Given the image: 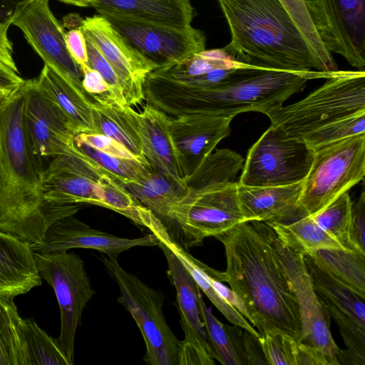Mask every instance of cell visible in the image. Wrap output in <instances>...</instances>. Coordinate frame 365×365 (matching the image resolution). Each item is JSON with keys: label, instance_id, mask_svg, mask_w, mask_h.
<instances>
[{"label": "cell", "instance_id": "2e32d148", "mask_svg": "<svg viewBox=\"0 0 365 365\" xmlns=\"http://www.w3.org/2000/svg\"><path fill=\"white\" fill-rule=\"evenodd\" d=\"M158 240L166 258L168 276L175 289V303L184 333L179 365H213L215 359L201 317L200 289L178 255L165 242Z\"/></svg>", "mask_w": 365, "mask_h": 365}, {"label": "cell", "instance_id": "5b68a950", "mask_svg": "<svg viewBox=\"0 0 365 365\" xmlns=\"http://www.w3.org/2000/svg\"><path fill=\"white\" fill-rule=\"evenodd\" d=\"M361 112H365L364 71L337 70L304 98L264 115L272 125L301 139L327 124Z\"/></svg>", "mask_w": 365, "mask_h": 365}, {"label": "cell", "instance_id": "d6a6232c", "mask_svg": "<svg viewBox=\"0 0 365 365\" xmlns=\"http://www.w3.org/2000/svg\"><path fill=\"white\" fill-rule=\"evenodd\" d=\"M104 196V208L115 211L135 225L154 233L165 227L148 208L141 205L105 170L99 179Z\"/></svg>", "mask_w": 365, "mask_h": 365}, {"label": "cell", "instance_id": "f6af8a7d", "mask_svg": "<svg viewBox=\"0 0 365 365\" xmlns=\"http://www.w3.org/2000/svg\"><path fill=\"white\" fill-rule=\"evenodd\" d=\"M351 240L357 250L365 254V192L352 205Z\"/></svg>", "mask_w": 365, "mask_h": 365}, {"label": "cell", "instance_id": "8d00e7d4", "mask_svg": "<svg viewBox=\"0 0 365 365\" xmlns=\"http://www.w3.org/2000/svg\"><path fill=\"white\" fill-rule=\"evenodd\" d=\"M352 205L349 192H346L311 217L345 250L359 252L351 237Z\"/></svg>", "mask_w": 365, "mask_h": 365}, {"label": "cell", "instance_id": "52a82bcc", "mask_svg": "<svg viewBox=\"0 0 365 365\" xmlns=\"http://www.w3.org/2000/svg\"><path fill=\"white\" fill-rule=\"evenodd\" d=\"M314 152L299 200V209L305 216L315 215L364 180L365 133L319 147Z\"/></svg>", "mask_w": 365, "mask_h": 365}, {"label": "cell", "instance_id": "681fc988", "mask_svg": "<svg viewBox=\"0 0 365 365\" xmlns=\"http://www.w3.org/2000/svg\"><path fill=\"white\" fill-rule=\"evenodd\" d=\"M295 365H329L326 357L317 349L297 341Z\"/></svg>", "mask_w": 365, "mask_h": 365}, {"label": "cell", "instance_id": "7dc6e473", "mask_svg": "<svg viewBox=\"0 0 365 365\" xmlns=\"http://www.w3.org/2000/svg\"><path fill=\"white\" fill-rule=\"evenodd\" d=\"M65 43L68 53L80 68L88 66L86 38L79 27L65 34Z\"/></svg>", "mask_w": 365, "mask_h": 365}, {"label": "cell", "instance_id": "c3c4849f", "mask_svg": "<svg viewBox=\"0 0 365 365\" xmlns=\"http://www.w3.org/2000/svg\"><path fill=\"white\" fill-rule=\"evenodd\" d=\"M11 25V19L9 17L5 21H0V62L19 73L13 58V46L8 37V30Z\"/></svg>", "mask_w": 365, "mask_h": 365}, {"label": "cell", "instance_id": "9a60e30c", "mask_svg": "<svg viewBox=\"0 0 365 365\" xmlns=\"http://www.w3.org/2000/svg\"><path fill=\"white\" fill-rule=\"evenodd\" d=\"M11 25L18 27L44 64L82 86V72L68 52L65 32L48 0H23L15 6Z\"/></svg>", "mask_w": 365, "mask_h": 365}, {"label": "cell", "instance_id": "7a4b0ae2", "mask_svg": "<svg viewBox=\"0 0 365 365\" xmlns=\"http://www.w3.org/2000/svg\"><path fill=\"white\" fill-rule=\"evenodd\" d=\"M23 103L21 88L0 103V231L32 248L42 242L53 223L75 215L81 205H53L45 200L44 168L27 135Z\"/></svg>", "mask_w": 365, "mask_h": 365}, {"label": "cell", "instance_id": "e0dca14e", "mask_svg": "<svg viewBox=\"0 0 365 365\" xmlns=\"http://www.w3.org/2000/svg\"><path fill=\"white\" fill-rule=\"evenodd\" d=\"M104 170L76 146L51 158L42 175L45 200L53 205H93L103 207L99 179Z\"/></svg>", "mask_w": 365, "mask_h": 365}, {"label": "cell", "instance_id": "30bf717a", "mask_svg": "<svg viewBox=\"0 0 365 365\" xmlns=\"http://www.w3.org/2000/svg\"><path fill=\"white\" fill-rule=\"evenodd\" d=\"M39 275L53 289L61 314L60 334L56 341L74 364V344L87 304L95 294L84 262L73 252H34Z\"/></svg>", "mask_w": 365, "mask_h": 365}, {"label": "cell", "instance_id": "6da1fadb", "mask_svg": "<svg viewBox=\"0 0 365 365\" xmlns=\"http://www.w3.org/2000/svg\"><path fill=\"white\" fill-rule=\"evenodd\" d=\"M272 233L267 223L250 220L215 237L224 246L227 264L218 279L243 299L259 336L277 332L300 341L297 298L276 255Z\"/></svg>", "mask_w": 365, "mask_h": 365}, {"label": "cell", "instance_id": "f35d334b", "mask_svg": "<svg viewBox=\"0 0 365 365\" xmlns=\"http://www.w3.org/2000/svg\"><path fill=\"white\" fill-rule=\"evenodd\" d=\"M74 143L118 182L143 179L153 169L148 162L110 155L86 144Z\"/></svg>", "mask_w": 365, "mask_h": 365}, {"label": "cell", "instance_id": "ee69618b", "mask_svg": "<svg viewBox=\"0 0 365 365\" xmlns=\"http://www.w3.org/2000/svg\"><path fill=\"white\" fill-rule=\"evenodd\" d=\"M74 142L86 144L110 155L138 160L116 140L101 133H78L75 136Z\"/></svg>", "mask_w": 365, "mask_h": 365}, {"label": "cell", "instance_id": "816d5d0a", "mask_svg": "<svg viewBox=\"0 0 365 365\" xmlns=\"http://www.w3.org/2000/svg\"><path fill=\"white\" fill-rule=\"evenodd\" d=\"M21 1L23 0H0V11L4 13L6 12L9 17L15 6Z\"/></svg>", "mask_w": 365, "mask_h": 365}, {"label": "cell", "instance_id": "5bb4252c", "mask_svg": "<svg viewBox=\"0 0 365 365\" xmlns=\"http://www.w3.org/2000/svg\"><path fill=\"white\" fill-rule=\"evenodd\" d=\"M307 10L325 48L364 71L365 0H310Z\"/></svg>", "mask_w": 365, "mask_h": 365}, {"label": "cell", "instance_id": "7bdbcfd3", "mask_svg": "<svg viewBox=\"0 0 365 365\" xmlns=\"http://www.w3.org/2000/svg\"><path fill=\"white\" fill-rule=\"evenodd\" d=\"M81 70L83 88L93 101L103 105L120 104L108 83L97 71L88 66L81 68Z\"/></svg>", "mask_w": 365, "mask_h": 365}, {"label": "cell", "instance_id": "484cf974", "mask_svg": "<svg viewBox=\"0 0 365 365\" xmlns=\"http://www.w3.org/2000/svg\"><path fill=\"white\" fill-rule=\"evenodd\" d=\"M41 284L31 247L0 231V294L14 298Z\"/></svg>", "mask_w": 365, "mask_h": 365}, {"label": "cell", "instance_id": "4fadbf2b", "mask_svg": "<svg viewBox=\"0 0 365 365\" xmlns=\"http://www.w3.org/2000/svg\"><path fill=\"white\" fill-rule=\"evenodd\" d=\"M112 26L158 68L180 62L205 49V34L192 26L154 24L113 12H101Z\"/></svg>", "mask_w": 365, "mask_h": 365}, {"label": "cell", "instance_id": "9c48e42d", "mask_svg": "<svg viewBox=\"0 0 365 365\" xmlns=\"http://www.w3.org/2000/svg\"><path fill=\"white\" fill-rule=\"evenodd\" d=\"M314 153L304 141L271 125L249 149L237 183L269 187L303 182Z\"/></svg>", "mask_w": 365, "mask_h": 365}, {"label": "cell", "instance_id": "ac0fdd59", "mask_svg": "<svg viewBox=\"0 0 365 365\" xmlns=\"http://www.w3.org/2000/svg\"><path fill=\"white\" fill-rule=\"evenodd\" d=\"M21 89L24 123L35 154L43 159L73 152L77 134L66 115L43 94L34 78L24 80Z\"/></svg>", "mask_w": 365, "mask_h": 365}, {"label": "cell", "instance_id": "d590c367", "mask_svg": "<svg viewBox=\"0 0 365 365\" xmlns=\"http://www.w3.org/2000/svg\"><path fill=\"white\" fill-rule=\"evenodd\" d=\"M20 333L27 365H73L59 347L56 338L49 336L34 319L22 318Z\"/></svg>", "mask_w": 365, "mask_h": 365}, {"label": "cell", "instance_id": "8992f818", "mask_svg": "<svg viewBox=\"0 0 365 365\" xmlns=\"http://www.w3.org/2000/svg\"><path fill=\"white\" fill-rule=\"evenodd\" d=\"M108 272L117 283V299L132 316L145 344L143 361L149 365H179L180 341L163 314V294L126 271L117 258L103 257Z\"/></svg>", "mask_w": 365, "mask_h": 365}, {"label": "cell", "instance_id": "3957f363", "mask_svg": "<svg viewBox=\"0 0 365 365\" xmlns=\"http://www.w3.org/2000/svg\"><path fill=\"white\" fill-rule=\"evenodd\" d=\"M334 72L289 71L247 65L208 88L188 86L161 76L152 84L150 100L173 116L202 113L234 118L250 111L265 114L303 91L309 80L327 78Z\"/></svg>", "mask_w": 365, "mask_h": 365}, {"label": "cell", "instance_id": "f907efd6", "mask_svg": "<svg viewBox=\"0 0 365 365\" xmlns=\"http://www.w3.org/2000/svg\"><path fill=\"white\" fill-rule=\"evenodd\" d=\"M24 82L20 73L16 72L0 62V92L11 96L19 90Z\"/></svg>", "mask_w": 365, "mask_h": 365}, {"label": "cell", "instance_id": "7402d4cb", "mask_svg": "<svg viewBox=\"0 0 365 365\" xmlns=\"http://www.w3.org/2000/svg\"><path fill=\"white\" fill-rule=\"evenodd\" d=\"M138 123L143 153L151 167L166 176L184 182L185 175L168 115L147 103L138 113Z\"/></svg>", "mask_w": 365, "mask_h": 365}, {"label": "cell", "instance_id": "7c38bea8", "mask_svg": "<svg viewBox=\"0 0 365 365\" xmlns=\"http://www.w3.org/2000/svg\"><path fill=\"white\" fill-rule=\"evenodd\" d=\"M272 239L276 255L297 298L302 327L300 342L322 352L329 365H339L340 349L330 331L331 317L314 289L303 255L283 245L273 230Z\"/></svg>", "mask_w": 365, "mask_h": 365}, {"label": "cell", "instance_id": "836d02e7", "mask_svg": "<svg viewBox=\"0 0 365 365\" xmlns=\"http://www.w3.org/2000/svg\"><path fill=\"white\" fill-rule=\"evenodd\" d=\"M309 255L336 279L365 297V254L346 250H321Z\"/></svg>", "mask_w": 365, "mask_h": 365}, {"label": "cell", "instance_id": "4316f807", "mask_svg": "<svg viewBox=\"0 0 365 365\" xmlns=\"http://www.w3.org/2000/svg\"><path fill=\"white\" fill-rule=\"evenodd\" d=\"M245 66L247 65L237 61L222 48L205 49L180 62L156 70L174 80H187L197 86L211 87L225 80L235 69Z\"/></svg>", "mask_w": 365, "mask_h": 365}, {"label": "cell", "instance_id": "ffe728a7", "mask_svg": "<svg viewBox=\"0 0 365 365\" xmlns=\"http://www.w3.org/2000/svg\"><path fill=\"white\" fill-rule=\"evenodd\" d=\"M151 233L137 238H125L94 229L74 215L61 218L46 231L41 244L32 247L34 252L58 253L71 249H92L106 256L118 258L120 254L135 247L158 246Z\"/></svg>", "mask_w": 365, "mask_h": 365}, {"label": "cell", "instance_id": "ab89813d", "mask_svg": "<svg viewBox=\"0 0 365 365\" xmlns=\"http://www.w3.org/2000/svg\"><path fill=\"white\" fill-rule=\"evenodd\" d=\"M365 133V112L327 124L303 136L301 140L313 150L337 140Z\"/></svg>", "mask_w": 365, "mask_h": 365}, {"label": "cell", "instance_id": "277c9868", "mask_svg": "<svg viewBox=\"0 0 365 365\" xmlns=\"http://www.w3.org/2000/svg\"><path fill=\"white\" fill-rule=\"evenodd\" d=\"M228 24L224 48L238 62L289 71L326 72L279 0H217Z\"/></svg>", "mask_w": 365, "mask_h": 365}, {"label": "cell", "instance_id": "4dcf8cb0", "mask_svg": "<svg viewBox=\"0 0 365 365\" xmlns=\"http://www.w3.org/2000/svg\"><path fill=\"white\" fill-rule=\"evenodd\" d=\"M265 223L271 227L283 245L302 255H311L321 250H345L311 216H304L289 222Z\"/></svg>", "mask_w": 365, "mask_h": 365}, {"label": "cell", "instance_id": "603a6c76", "mask_svg": "<svg viewBox=\"0 0 365 365\" xmlns=\"http://www.w3.org/2000/svg\"><path fill=\"white\" fill-rule=\"evenodd\" d=\"M302 184L269 187L238 184V197L245 221L289 222L305 216L299 209Z\"/></svg>", "mask_w": 365, "mask_h": 365}, {"label": "cell", "instance_id": "ba28073f", "mask_svg": "<svg viewBox=\"0 0 365 365\" xmlns=\"http://www.w3.org/2000/svg\"><path fill=\"white\" fill-rule=\"evenodd\" d=\"M237 182L225 186L188 189L173 208L169 225L177 228L183 247L202 244L245 221Z\"/></svg>", "mask_w": 365, "mask_h": 365}, {"label": "cell", "instance_id": "f546056e", "mask_svg": "<svg viewBox=\"0 0 365 365\" xmlns=\"http://www.w3.org/2000/svg\"><path fill=\"white\" fill-rule=\"evenodd\" d=\"M92 109L97 133L114 139L138 160L148 162L143 153L138 130V112L130 106L103 105L95 101H93Z\"/></svg>", "mask_w": 365, "mask_h": 365}, {"label": "cell", "instance_id": "cb8c5ba5", "mask_svg": "<svg viewBox=\"0 0 365 365\" xmlns=\"http://www.w3.org/2000/svg\"><path fill=\"white\" fill-rule=\"evenodd\" d=\"M91 7L98 14L113 12L131 18L177 27H188L195 16L190 0H57Z\"/></svg>", "mask_w": 365, "mask_h": 365}, {"label": "cell", "instance_id": "83f0119b", "mask_svg": "<svg viewBox=\"0 0 365 365\" xmlns=\"http://www.w3.org/2000/svg\"><path fill=\"white\" fill-rule=\"evenodd\" d=\"M118 183L150 210L166 228L173 207L188 191L185 181L175 180L153 168L143 179Z\"/></svg>", "mask_w": 365, "mask_h": 365}, {"label": "cell", "instance_id": "d6986e66", "mask_svg": "<svg viewBox=\"0 0 365 365\" xmlns=\"http://www.w3.org/2000/svg\"><path fill=\"white\" fill-rule=\"evenodd\" d=\"M79 28L113 66L128 87L134 106L145 99L144 83L148 76L158 68L123 37L108 20L97 14L82 19Z\"/></svg>", "mask_w": 365, "mask_h": 365}, {"label": "cell", "instance_id": "d4e9b609", "mask_svg": "<svg viewBox=\"0 0 365 365\" xmlns=\"http://www.w3.org/2000/svg\"><path fill=\"white\" fill-rule=\"evenodd\" d=\"M34 79L43 94L66 115L76 134L97 133L92 109L93 100L83 86L47 64Z\"/></svg>", "mask_w": 365, "mask_h": 365}, {"label": "cell", "instance_id": "f1b7e54d", "mask_svg": "<svg viewBox=\"0 0 365 365\" xmlns=\"http://www.w3.org/2000/svg\"><path fill=\"white\" fill-rule=\"evenodd\" d=\"M201 317L215 359L223 365H248L249 332L245 329L222 323L200 295Z\"/></svg>", "mask_w": 365, "mask_h": 365}, {"label": "cell", "instance_id": "8fae6325", "mask_svg": "<svg viewBox=\"0 0 365 365\" xmlns=\"http://www.w3.org/2000/svg\"><path fill=\"white\" fill-rule=\"evenodd\" d=\"M313 287L339 327L346 347L339 364H365V297L336 279L309 255H303Z\"/></svg>", "mask_w": 365, "mask_h": 365}, {"label": "cell", "instance_id": "b9f144b4", "mask_svg": "<svg viewBox=\"0 0 365 365\" xmlns=\"http://www.w3.org/2000/svg\"><path fill=\"white\" fill-rule=\"evenodd\" d=\"M259 341L267 364L295 365L297 341L277 332H265L259 336Z\"/></svg>", "mask_w": 365, "mask_h": 365}, {"label": "cell", "instance_id": "1f68e13d", "mask_svg": "<svg viewBox=\"0 0 365 365\" xmlns=\"http://www.w3.org/2000/svg\"><path fill=\"white\" fill-rule=\"evenodd\" d=\"M155 235L158 239L165 242L178 255L195 279L200 291H202L210 302L231 324L245 329L257 337L259 336V333L254 327L218 294L208 280L202 262L186 252L182 245H180L174 240L167 229L160 230Z\"/></svg>", "mask_w": 365, "mask_h": 365}, {"label": "cell", "instance_id": "e575fe53", "mask_svg": "<svg viewBox=\"0 0 365 365\" xmlns=\"http://www.w3.org/2000/svg\"><path fill=\"white\" fill-rule=\"evenodd\" d=\"M21 319L14 298L0 294V365H27Z\"/></svg>", "mask_w": 365, "mask_h": 365}, {"label": "cell", "instance_id": "74e56055", "mask_svg": "<svg viewBox=\"0 0 365 365\" xmlns=\"http://www.w3.org/2000/svg\"><path fill=\"white\" fill-rule=\"evenodd\" d=\"M298 27L312 53L320 61L326 72L337 71V65L323 45L307 10L310 0H279Z\"/></svg>", "mask_w": 365, "mask_h": 365}, {"label": "cell", "instance_id": "f5cc1de1", "mask_svg": "<svg viewBox=\"0 0 365 365\" xmlns=\"http://www.w3.org/2000/svg\"><path fill=\"white\" fill-rule=\"evenodd\" d=\"M11 96H7L0 92V103L7 99Z\"/></svg>", "mask_w": 365, "mask_h": 365}, {"label": "cell", "instance_id": "60d3db41", "mask_svg": "<svg viewBox=\"0 0 365 365\" xmlns=\"http://www.w3.org/2000/svg\"><path fill=\"white\" fill-rule=\"evenodd\" d=\"M88 54V66L97 71L109 86L117 101L123 106H133L134 103L125 83L96 45L85 37Z\"/></svg>", "mask_w": 365, "mask_h": 365}, {"label": "cell", "instance_id": "44dd1931", "mask_svg": "<svg viewBox=\"0 0 365 365\" xmlns=\"http://www.w3.org/2000/svg\"><path fill=\"white\" fill-rule=\"evenodd\" d=\"M170 118L171 133L185 178L194 173L230 133V116L192 113Z\"/></svg>", "mask_w": 365, "mask_h": 365}, {"label": "cell", "instance_id": "bcb514c9", "mask_svg": "<svg viewBox=\"0 0 365 365\" xmlns=\"http://www.w3.org/2000/svg\"><path fill=\"white\" fill-rule=\"evenodd\" d=\"M204 269L207 275L208 280L218 294L233 307L242 316H243L253 326L252 317L243 299L230 287L225 286L220 279L215 277L210 272L211 267L204 264Z\"/></svg>", "mask_w": 365, "mask_h": 365}]
</instances>
